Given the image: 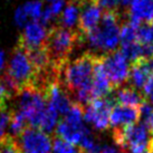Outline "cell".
<instances>
[{"label": "cell", "instance_id": "6da1fadb", "mask_svg": "<svg viewBox=\"0 0 153 153\" xmlns=\"http://www.w3.org/2000/svg\"><path fill=\"white\" fill-rule=\"evenodd\" d=\"M96 54L86 51L73 60H67L59 69L58 81L67 91L72 101L85 107L92 100L94 65Z\"/></svg>", "mask_w": 153, "mask_h": 153}, {"label": "cell", "instance_id": "7a4b0ae2", "mask_svg": "<svg viewBox=\"0 0 153 153\" xmlns=\"http://www.w3.org/2000/svg\"><path fill=\"white\" fill-rule=\"evenodd\" d=\"M123 20L124 13L114 10H103L98 26L85 36V44L96 55L116 51L120 46V31Z\"/></svg>", "mask_w": 153, "mask_h": 153}, {"label": "cell", "instance_id": "3957f363", "mask_svg": "<svg viewBox=\"0 0 153 153\" xmlns=\"http://www.w3.org/2000/svg\"><path fill=\"white\" fill-rule=\"evenodd\" d=\"M85 44V36L77 29H67L58 25L51 26L48 29L45 51L49 57L51 64L57 69L69 60V55L76 47Z\"/></svg>", "mask_w": 153, "mask_h": 153}, {"label": "cell", "instance_id": "277c9868", "mask_svg": "<svg viewBox=\"0 0 153 153\" xmlns=\"http://www.w3.org/2000/svg\"><path fill=\"white\" fill-rule=\"evenodd\" d=\"M4 76L8 78L17 94L28 87H36L37 71L31 63L27 51L20 44L17 43L13 49Z\"/></svg>", "mask_w": 153, "mask_h": 153}, {"label": "cell", "instance_id": "5b68a950", "mask_svg": "<svg viewBox=\"0 0 153 153\" xmlns=\"http://www.w3.org/2000/svg\"><path fill=\"white\" fill-rule=\"evenodd\" d=\"M112 135L122 153H148L153 133L148 124L140 121L126 128H113Z\"/></svg>", "mask_w": 153, "mask_h": 153}, {"label": "cell", "instance_id": "8992f818", "mask_svg": "<svg viewBox=\"0 0 153 153\" xmlns=\"http://www.w3.org/2000/svg\"><path fill=\"white\" fill-rule=\"evenodd\" d=\"M103 69L113 89L125 85L130 76V63L120 49L100 55Z\"/></svg>", "mask_w": 153, "mask_h": 153}, {"label": "cell", "instance_id": "52a82bcc", "mask_svg": "<svg viewBox=\"0 0 153 153\" xmlns=\"http://www.w3.org/2000/svg\"><path fill=\"white\" fill-rule=\"evenodd\" d=\"M115 105L113 93L103 98H94L84 107V120L98 131L110 128V114Z\"/></svg>", "mask_w": 153, "mask_h": 153}, {"label": "cell", "instance_id": "ba28073f", "mask_svg": "<svg viewBox=\"0 0 153 153\" xmlns=\"http://www.w3.org/2000/svg\"><path fill=\"white\" fill-rule=\"evenodd\" d=\"M17 140L24 153H51L53 136L38 128H25Z\"/></svg>", "mask_w": 153, "mask_h": 153}, {"label": "cell", "instance_id": "9c48e42d", "mask_svg": "<svg viewBox=\"0 0 153 153\" xmlns=\"http://www.w3.org/2000/svg\"><path fill=\"white\" fill-rule=\"evenodd\" d=\"M102 13L103 10L97 2H93L91 0H82L76 29L86 36L98 26Z\"/></svg>", "mask_w": 153, "mask_h": 153}, {"label": "cell", "instance_id": "30bf717a", "mask_svg": "<svg viewBox=\"0 0 153 153\" xmlns=\"http://www.w3.org/2000/svg\"><path fill=\"white\" fill-rule=\"evenodd\" d=\"M47 35L48 29L46 26L39 22H29L24 27V31L18 38V44H20L26 51L44 48Z\"/></svg>", "mask_w": 153, "mask_h": 153}, {"label": "cell", "instance_id": "8fae6325", "mask_svg": "<svg viewBox=\"0 0 153 153\" xmlns=\"http://www.w3.org/2000/svg\"><path fill=\"white\" fill-rule=\"evenodd\" d=\"M140 107L114 105L110 114V126L113 128H123L140 122Z\"/></svg>", "mask_w": 153, "mask_h": 153}, {"label": "cell", "instance_id": "7c38bea8", "mask_svg": "<svg viewBox=\"0 0 153 153\" xmlns=\"http://www.w3.org/2000/svg\"><path fill=\"white\" fill-rule=\"evenodd\" d=\"M152 77V72L149 66V60L148 58L141 57L139 59L134 60L130 63V76H128V84L135 89L142 91L146 85V83L150 81Z\"/></svg>", "mask_w": 153, "mask_h": 153}, {"label": "cell", "instance_id": "4fadbf2b", "mask_svg": "<svg viewBox=\"0 0 153 153\" xmlns=\"http://www.w3.org/2000/svg\"><path fill=\"white\" fill-rule=\"evenodd\" d=\"M113 86L110 83L106 74L104 72L101 63L100 55L96 58L94 65V74H93V86H92V95L94 98H103L106 97L113 93Z\"/></svg>", "mask_w": 153, "mask_h": 153}, {"label": "cell", "instance_id": "5bb4252c", "mask_svg": "<svg viewBox=\"0 0 153 153\" xmlns=\"http://www.w3.org/2000/svg\"><path fill=\"white\" fill-rule=\"evenodd\" d=\"M115 105H124V106L140 107L146 101V98L140 91L135 89L128 84L116 88V92L113 93Z\"/></svg>", "mask_w": 153, "mask_h": 153}, {"label": "cell", "instance_id": "9a60e30c", "mask_svg": "<svg viewBox=\"0 0 153 153\" xmlns=\"http://www.w3.org/2000/svg\"><path fill=\"white\" fill-rule=\"evenodd\" d=\"M126 13L140 22H151L153 20V0H133Z\"/></svg>", "mask_w": 153, "mask_h": 153}, {"label": "cell", "instance_id": "2e32d148", "mask_svg": "<svg viewBox=\"0 0 153 153\" xmlns=\"http://www.w3.org/2000/svg\"><path fill=\"white\" fill-rule=\"evenodd\" d=\"M58 115L59 114L57 113V111L51 106V104H48L43 117H42L38 130L45 132L46 134H49V135L51 133H54L56 130V126L58 124Z\"/></svg>", "mask_w": 153, "mask_h": 153}, {"label": "cell", "instance_id": "e0dca14e", "mask_svg": "<svg viewBox=\"0 0 153 153\" xmlns=\"http://www.w3.org/2000/svg\"><path fill=\"white\" fill-rule=\"evenodd\" d=\"M136 42L153 48V20L141 22L136 29Z\"/></svg>", "mask_w": 153, "mask_h": 153}, {"label": "cell", "instance_id": "ac0fdd59", "mask_svg": "<svg viewBox=\"0 0 153 153\" xmlns=\"http://www.w3.org/2000/svg\"><path fill=\"white\" fill-rule=\"evenodd\" d=\"M51 153H84L83 150L77 145L69 144L64 140H62L57 136L53 137V146Z\"/></svg>", "mask_w": 153, "mask_h": 153}, {"label": "cell", "instance_id": "d6986e66", "mask_svg": "<svg viewBox=\"0 0 153 153\" xmlns=\"http://www.w3.org/2000/svg\"><path fill=\"white\" fill-rule=\"evenodd\" d=\"M0 153H24L17 137L7 134L0 141Z\"/></svg>", "mask_w": 153, "mask_h": 153}, {"label": "cell", "instance_id": "ffe728a7", "mask_svg": "<svg viewBox=\"0 0 153 153\" xmlns=\"http://www.w3.org/2000/svg\"><path fill=\"white\" fill-rule=\"evenodd\" d=\"M22 8L30 22H39L43 13V1H28L22 6Z\"/></svg>", "mask_w": 153, "mask_h": 153}, {"label": "cell", "instance_id": "44dd1931", "mask_svg": "<svg viewBox=\"0 0 153 153\" xmlns=\"http://www.w3.org/2000/svg\"><path fill=\"white\" fill-rule=\"evenodd\" d=\"M98 6L102 10H114L121 13V0H98Z\"/></svg>", "mask_w": 153, "mask_h": 153}, {"label": "cell", "instance_id": "7402d4cb", "mask_svg": "<svg viewBox=\"0 0 153 153\" xmlns=\"http://www.w3.org/2000/svg\"><path fill=\"white\" fill-rule=\"evenodd\" d=\"M15 22H16L17 26H19L20 28L25 27V26L30 22L28 16H27V13H25V10L22 8V6L19 7V8H17L16 13H15Z\"/></svg>", "mask_w": 153, "mask_h": 153}, {"label": "cell", "instance_id": "603a6c76", "mask_svg": "<svg viewBox=\"0 0 153 153\" xmlns=\"http://www.w3.org/2000/svg\"><path fill=\"white\" fill-rule=\"evenodd\" d=\"M65 4H66L65 0H56L53 4H49L48 8L51 9V11L54 15V17H56V16L60 15V13L63 11V8H64Z\"/></svg>", "mask_w": 153, "mask_h": 153}, {"label": "cell", "instance_id": "cb8c5ba5", "mask_svg": "<svg viewBox=\"0 0 153 153\" xmlns=\"http://www.w3.org/2000/svg\"><path fill=\"white\" fill-rule=\"evenodd\" d=\"M100 153H122V152H120V151H117L116 149L111 148V146H104V148L101 149Z\"/></svg>", "mask_w": 153, "mask_h": 153}, {"label": "cell", "instance_id": "d4e9b609", "mask_svg": "<svg viewBox=\"0 0 153 153\" xmlns=\"http://www.w3.org/2000/svg\"><path fill=\"white\" fill-rule=\"evenodd\" d=\"M146 124H148L149 128L151 130V132L153 133V110H152V112H151V114L149 115L148 120H146Z\"/></svg>", "mask_w": 153, "mask_h": 153}, {"label": "cell", "instance_id": "484cf974", "mask_svg": "<svg viewBox=\"0 0 153 153\" xmlns=\"http://www.w3.org/2000/svg\"><path fill=\"white\" fill-rule=\"evenodd\" d=\"M4 53L2 51H0V75H1V72L4 69Z\"/></svg>", "mask_w": 153, "mask_h": 153}, {"label": "cell", "instance_id": "4316f807", "mask_svg": "<svg viewBox=\"0 0 153 153\" xmlns=\"http://www.w3.org/2000/svg\"><path fill=\"white\" fill-rule=\"evenodd\" d=\"M148 153H153V136L151 141H150V144H149V149H148Z\"/></svg>", "mask_w": 153, "mask_h": 153}, {"label": "cell", "instance_id": "83f0119b", "mask_svg": "<svg viewBox=\"0 0 153 153\" xmlns=\"http://www.w3.org/2000/svg\"><path fill=\"white\" fill-rule=\"evenodd\" d=\"M47 1H48L49 4H53V2H54V1H56V0H47Z\"/></svg>", "mask_w": 153, "mask_h": 153}, {"label": "cell", "instance_id": "f1b7e54d", "mask_svg": "<svg viewBox=\"0 0 153 153\" xmlns=\"http://www.w3.org/2000/svg\"><path fill=\"white\" fill-rule=\"evenodd\" d=\"M91 1H93V2H97L98 4V0H91Z\"/></svg>", "mask_w": 153, "mask_h": 153}]
</instances>
